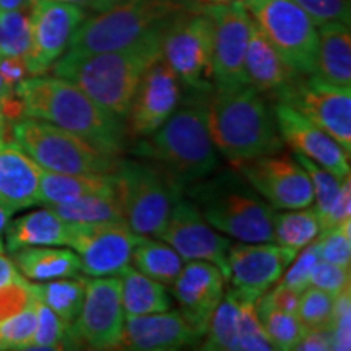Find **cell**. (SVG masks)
Here are the masks:
<instances>
[{
	"label": "cell",
	"mask_w": 351,
	"mask_h": 351,
	"mask_svg": "<svg viewBox=\"0 0 351 351\" xmlns=\"http://www.w3.org/2000/svg\"><path fill=\"white\" fill-rule=\"evenodd\" d=\"M15 95V91H13V88H10L7 85L5 82H3L2 75H0V103H2L3 99L10 98V96Z\"/></svg>",
	"instance_id": "680465c9"
},
{
	"label": "cell",
	"mask_w": 351,
	"mask_h": 351,
	"mask_svg": "<svg viewBox=\"0 0 351 351\" xmlns=\"http://www.w3.org/2000/svg\"><path fill=\"white\" fill-rule=\"evenodd\" d=\"M213 23V88L234 91L247 85L245 49L251 15L243 2L231 0L219 5L202 7Z\"/></svg>",
	"instance_id": "8fae6325"
},
{
	"label": "cell",
	"mask_w": 351,
	"mask_h": 351,
	"mask_svg": "<svg viewBox=\"0 0 351 351\" xmlns=\"http://www.w3.org/2000/svg\"><path fill=\"white\" fill-rule=\"evenodd\" d=\"M117 191L116 174H64L41 168L38 204L54 205Z\"/></svg>",
	"instance_id": "83f0119b"
},
{
	"label": "cell",
	"mask_w": 351,
	"mask_h": 351,
	"mask_svg": "<svg viewBox=\"0 0 351 351\" xmlns=\"http://www.w3.org/2000/svg\"><path fill=\"white\" fill-rule=\"evenodd\" d=\"M311 287H315L328 295L337 296L339 293L350 288V267H340L335 263L317 261L311 271Z\"/></svg>",
	"instance_id": "bcb514c9"
},
{
	"label": "cell",
	"mask_w": 351,
	"mask_h": 351,
	"mask_svg": "<svg viewBox=\"0 0 351 351\" xmlns=\"http://www.w3.org/2000/svg\"><path fill=\"white\" fill-rule=\"evenodd\" d=\"M181 98V80L161 56L145 72L132 98L125 114L127 134L132 138H147L169 119Z\"/></svg>",
	"instance_id": "d6986e66"
},
{
	"label": "cell",
	"mask_w": 351,
	"mask_h": 351,
	"mask_svg": "<svg viewBox=\"0 0 351 351\" xmlns=\"http://www.w3.org/2000/svg\"><path fill=\"white\" fill-rule=\"evenodd\" d=\"M225 276L217 265L207 261H187L174 280L173 295L179 311L200 333L207 332L208 322L225 296Z\"/></svg>",
	"instance_id": "44dd1931"
},
{
	"label": "cell",
	"mask_w": 351,
	"mask_h": 351,
	"mask_svg": "<svg viewBox=\"0 0 351 351\" xmlns=\"http://www.w3.org/2000/svg\"><path fill=\"white\" fill-rule=\"evenodd\" d=\"M0 75L10 88H15L21 80L28 78L29 72L23 57L0 56Z\"/></svg>",
	"instance_id": "f907efd6"
},
{
	"label": "cell",
	"mask_w": 351,
	"mask_h": 351,
	"mask_svg": "<svg viewBox=\"0 0 351 351\" xmlns=\"http://www.w3.org/2000/svg\"><path fill=\"white\" fill-rule=\"evenodd\" d=\"M130 263L140 274L171 287L182 270L184 258L165 241L160 243L150 239V236H142L135 244Z\"/></svg>",
	"instance_id": "f546056e"
},
{
	"label": "cell",
	"mask_w": 351,
	"mask_h": 351,
	"mask_svg": "<svg viewBox=\"0 0 351 351\" xmlns=\"http://www.w3.org/2000/svg\"><path fill=\"white\" fill-rule=\"evenodd\" d=\"M12 215L13 213L10 210L0 204V252H3V249H5V245H3V232H5V228L8 225V221H10Z\"/></svg>",
	"instance_id": "11a10c76"
},
{
	"label": "cell",
	"mask_w": 351,
	"mask_h": 351,
	"mask_svg": "<svg viewBox=\"0 0 351 351\" xmlns=\"http://www.w3.org/2000/svg\"><path fill=\"white\" fill-rule=\"evenodd\" d=\"M189 199L208 225L230 238L241 243H274V207L236 169L194 182Z\"/></svg>",
	"instance_id": "5b68a950"
},
{
	"label": "cell",
	"mask_w": 351,
	"mask_h": 351,
	"mask_svg": "<svg viewBox=\"0 0 351 351\" xmlns=\"http://www.w3.org/2000/svg\"><path fill=\"white\" fill-rule=\"evenodd\" d=\"M12 140L39 168L64 174H114L119 155L101 150L80 135L34 117L12 124Z\"/></svg>",
	"instance_id": "52a82bcc"
},
{
	"label": "cell",
	"mask_w": 351,
	"mask_h": 351,
	"mask_svg": "<svg viewBox=\"0 0 351 351\" xmlns=\"http://www.w3.org/2000/svg\"><path fill=\"white\" fill-rule=\"evenodd\" d=\"M13 142L12 140V124L3 116L2 109H0V143Z\"/></svg>",
	"instance_id": "9f6ffc18"
},
{
	"label": "cell",
	"mask_w": 351,
	"mask_h": 351,
	"mask_svg": "<svg viewBox=\"0 0 351 351\" xmlns=\"http://www.w3.org/2000/svg\"><path fill=\"white\" fill-rule=\"evenodd\" d=\"M245 77L247 85L262 95L282 99L296 82V75L280 57L271 43L251 16L247 49H245Z\"/></svg>",
	"instance_id": "603a6c76"
},
{
	"label": "cell",
	"mask_w": 351,
	"mask_h": 351,
	"mask_svg": "<svg viewBox=\"0 0 351 351\" xmlns=\"http://www.w3.org/2000/svg\"><path fill=\"white\" fill-rule=\"evenodd\" d=\"M47 208H51L52 212L69 223L124 221L117 191L85 195L72 202H65V204L47 205Z\"/></svg>",
	"instance_id": "4dcf8cb0"
},
{
	"label": "cell",
	"mask_w": 351,
	"mask_h": 351,
	"mask_svg": "<svg viewBox=\"0 0 351 351\" xmlns=\"http://www.w3.org/2000/svg\"><path fill=\"white\" fill-rule=\"evenodd\" d=\"M256 313L275 350L291 351L296 348L298 341L306 332L296 314L276 309L263 295L256 301Z\"/></svg>",
	"instance_id": "e575fe53"
},
{
	"label": "cell",
	"mask_w": 351,
	"mask_h": 351,
	"mask_svg": "<svg viewBox=\"0 0 351 351\" xmlns=\"http://www.w3.org/2000/svg\"><path fill=\"white\" fill-rule=\"evenodd\" d=\"M332 307L333 296L309 285L300 296L296 317L306 330H319V328L330 330Z\"/></svg>",
	"instance_id": "f35d334b"
},
{
	"label": "cell",
	"mask_w": 351,
	"mask_h": 351,
	"mask_svg": "<svg viewBox=\"0 0 351 351\" xmlns=\"http://www.w3.org/2000/svg\"><path fill=\"white\" fill-rule=\"evenodd\" d=\"M21 274L19 270H16L15 263L10 257L3 256L2 252H0V287H3V285L13 282V280L19 278Z\"/></svg>",
	"instance_id": "db71d44e"
},
{
	"label": "cell",
	"mask_w": 351,
	"mask_h": 351,
	"mask_svg": "<svg viewBox=\"0 0 351 351\" xmlns=\"http://www.w3.org/2000/svg\"><path fill=\"white\" fill-rule=\"evenodd\" d=\"M239 311V346L241 351H271L275 350L263 330L256 313V302L241 298Z\"/></svg>",
	"instance_id": "60d3db41"
},
{
	"label": "cell",
	"mask_w": 351,
	"mask_h": 351,
	"mask_svg": "<svg viewBox=\"0 0 351 351\" xmlns=\"http://www.w3.org/2000/svg\"><path fill=\"white\" fill-rule=\"evenodd\" d=\"M156 238L169 244L184 261H207L217 265L228 282L230 239L208 225L191 199L181 195L176 200Z\"/></svg>",
	"instance_id": "9a60e30c"
},
{
	"label": "cell",
	"mask_w": 351,
	"mask_h": 351,
	"mask_svg": "<svg viewBox=\"0 0 351 351\" xmlns=\"http://www.w3.org/2000/svg\"><path fill=\"white\" fill-rule=\"evenodd\" d=\"M41 168L15 142L0 143V204L12 213L38 205Z\"/></svg>",
	"instance_id": "cb8c5ba5"
},
{
	"label": "cell",
	"mask_w": 351,
	"mask_h": 351,
	"mask_svg": "<svg viewBox=\"0 0 351 351\" xmlns=\"http://www.w3.org/2000/svg\"><path fill=\"white\" fill-rule=\"evenodd\" d=\"M320 223L314 207L289 210L274 215V241L283 247L295 249L300 252L302 247L319 238Z\"/></svg>",
	"instance_id": "836d02e7"
},
{
	"label": "cell",
	"mask_w": 351,
	"mask_h": 351,
	"mask_svg": "<svg viewBox=\"0 0 351 351\" xmlns=\"http://www.w3.org/2000/svg\"><path fill=\"white\" fill-rule=\"evenodd\" d=\"M296 78L280 101L296 108L315 125L326 130L346 155L351 153V86H335L317 77Z\"/></svg>",
	"instance_id": "2e32d148"
},
{
	"label": "cell",
	"mask_w": 351,
	"mask_h": 351,
	"mask_svg": "<svg viewBox=\"0 0 351 351\" xmlns=\"http://www.w3.org/2000/svg\"><path fill=\"white\" fill-rule=\"evenodd\" d=\"M320 261H326L340 267L351 263V219L343 225L319 234Z\"/></svg>",
	"instance_id": "b9f144b4"
},
{
	"label": "cell",
	"mask_w": 351,
	"mask_h": 351,
	"mask_svg": "<svg viewBox=\"0 0 351 351\" xmlns=\"http://www.w3.org/2000/svg\"><path fill=\"white\" fill-rule=\"evenodd\" d=\"M161 56L189 90H213V23L204 10H184L166 25Z\"/></svg>",
	"instance_id": "30bf717a"
},
{
	"label": "cell",
	"mask_w": 351,
	"mask_h": 351,
	"mask_svg": "<svg viewBox=\"0 0 351 351\" xmlns=\"http://www.w3.org/2000/svg\"><path fill=\"white\" fill-rule=\"evenodd\" d=\"M165 28L125 49L85 56L65 52L51 69L56 77L75 83L104 111L124 119L145 72L161 57Z\"/></svg>",
	"instance_id": "6da1fadb"
},
{
	"label": "cell",
	"mask_w": 351,
	"mask_h": 351,
	"mask_svg": "<svg viewBox=\"0 0 351 351\" xmlns=\"http://www.w3.org/2000/svg\"><path fill=\"white\" fill-rule=\"evenodd\" d=\"M32 287L36 300L51 307L65 324L72 326L75 322L82 311L83 300H85V278L78 275L70 276V278H59L52 280V282L32 285Z\"/></svg>",
	"instance_id": "1f68e13d"
},
{
	"label": "cell",
	"mask_w": 351,
	"mask_h": 351,
	"mask_svg": "<svg viewBox=\"0 0 351 351\" xmlns=\"http://www.w3.org/2000/svg\"><path fill=\"white\" fill-rule=\"evenodd\" d=\"M263 296H265L267 301H269L274 307H276V309L283 311V313L296 314L301 293L295 291V289L287 287V285L278 283L271 291L263 293Z\"/></svg>",
	"instance_id": "681fc988"
},
{
	"label": "cell",
	"mask_w": 351,
	"mask_h": 351,
	"mask_svg": "<svg viewBox=\"0 0 351 351\" xmlns=\"http://www.w3.org/2000/svg\"><path fill=\"white\" fill-rule=\"evenodd\" d=\"M86 13L83 8L57 0H32V46L25 57L29 75L46 73L67 51L70 38Z\"/></svg>",
	"instance_id": "e0dca14e"
},
{
	"label": "cell",
	"mask_w": 351,
	"mask_h": 351,
	"mask_svg": "<svg viewBox=\"0 0 351 351\" xmlns=\"http://www.w3.org/2000/svg\"><path fill=\"white\" fill-rule=\"evenodd\" d=\"M36 296L33 293V287L23 275L13 282L0 287V320L12 317L21 313L26 307L33 306Z\"/></svg>",
	"instance_id": "f6af8a7d"
},
{
	"label": "cell",
	"mask_w": 351,
	"mask_h": 351,
	"mask_svg": "<svg viewBox=\"0 0 351 351\" xmlns=\"http://www.w3.org/2000/svg\"><path fill=\"white\" fill-rule=\"evenodd\" d=\"M204 2H207L208 5H219V3H228L231 0H204Z\"/></svg>",
	"instance_id": "91938a15"
},
{
	"label": "cell",
	"mask_w": 351,
	"mask_h": 351,
	"mask_svg": "<svg viewBox=\"0 0 351 351\" xmlns=\"http://www.w3.org/2000/svg\"><path fill=\"white\" fill-rule=\"evenodd\" d=\"M122 346L135 351H176L199 345L202 335L181 311L125 317Z\"/></svg>",
	"instance_id": "7402d4cb"
},
{
	"label": "cell",
	"mask_w": 351,
	"mask_h": 351,
	"mask_svg": "<svg viewBox=\"0 0 351 351\" xmlns=\"http://www.w3.org/2000/svg\"><path fill=\"white\" fill-rule=\"evenodd\" d=\"M140 238L124 221L72 223L69 245L80 257L85 275L117 276L130 265Z\"/></svg>",
	"instance_id": "5bb4252c"
},
{
	"label": "cell",
	"mask_w": 351,
	"mask_h": 351,
	"mask_svg": "<svg viewBox=\"0 0 351 351\" xmlns=\"http://www.w3.org/2000/svg\"><path fill=\"white\" fill-rule=\"evenodd\" d=\"M178 2H182V3H186V2H194V0H178Z\"/></svg>",
	"instance_id": "94428289"
},
{
	"label": "cell",
	"mask_w": 351,
	"mask_h": 351,
	"mask_svg": "<svg viewBox=\"0 0 351 351\" xmlns=\"http://www.w3.org/2000/svg\"><path fill=\"white\" fill-rule=\"evenodd\" d=\"M271 112L283 143L295 153L309 158L339 178L350 174V156L326 130L285 101H276Z\"/></svg>",
	"instance_id": "ffe728a7"
},
{
	"label": "cell",
	"mask_w": 351,
	"mask_h": 351,
	"mask_svg": "<svg viewBox=\"0 0 351 351\" xmlns=\"http://www.w3.org/2000/svg\"><path fill=\"white\" fill-rule=\"evenodd\" d=\"M117 276L121 280V300L125 317L165 313L173 306L166 285L130 269V265Z\"/></svg>",
	"instance_id": "f1b7e54d"
},
{
	"label": "cell",
	"mask_w": 351,
	"mask_h": 351,
	"mask_svg": "<svg viewBox=\"0 0 351 351\" xmlns=\"http://www.w3.org/2000/svg\"><path fill=\"white\" fill-rule=\"evenodd\" d=\"M249 15L296 75H313L317 26L295 0H244Z\"/></svg>",
	"instance_id": "9c48e42d"
},
{
	"label": "cell",
	"mask_w": 351,
	"mask_h": 351,
	"mask_svg": "<svg viewBox=\"0 0 351 351\" xmlns=\"http://www.w3.org/2000/svg\"><path fill=\"white\" fill-rule=\"evenodd\" d=\"M187 10L178 0H122L108 10L86 16L70 38L67 52L98 54L134 46L176 15Z\"/></svg>",
	"instance_id": "8992f818"
},
{
	"label": "cell",
	"mask_w": 351,
	"mask_h": 351,
	"mask_svg": "<svg viewBox=\"0 0 351 351\" xmlns=\"http://www.w3.org/2000/svg\"><path fill=\"white\" fill-rule=\"evenodd\" d=\"M295 2L311 16L315 26L330 21L350 25V0H295Z\"/></svg>",
	"instance_id": "7dc6e473"
},
{
	"label": "cell",
	"mask_w": 351,
	"mask_h": 351,
	"mask_svg": "<svg viewBox=\"0 0 351 351\" xmlns=\"http://www.w3.org/2000/svg\"><path fill=\"white\" fill-rule=\"evenodd\" d=\"M251 187L269 202L271 207L282 210L306 208L314 204L313 184L309 174L296 158L288 153H274L232 165Z\"/></svg>",
	"instance_id": "7c38bea8"
},
{
	"label": "cell",
	"mask_w": 351,
	"mask_h": 351,
	"mask_svg": "<svg viewBox=\"0 0 351 351\" xmlns=\"http://www.w3.org/2000/svg\"><path fill=\"white\" fill-rule=\"evenodd\" d=\"M207 125L215 148L231 166L285 147L265 98L249 85L210 95Z\"/></svg>",
	"instance_id": "277c9868"
},
{
	"label": "cell",
	"mask_w": 351,
	"mask_h": 351,
	"mask_svg": "<svg viewBox=\"0 0 351 351\" xmlns=\"http://www.w3.org/2000/svg\"><path fill=\"white\" fill-rule=\"evenodd\" d=\"M296 160L300 161V165L307 171L309 174L311 184H313V192H314V204H315V213L319 217V223L327 217V213L330 212V208L335 204L337 197L340 194V187L343 178L332 174L330 171L324 169L322 166L314 163L309 158L298 155Z\"/></svg>",
	"instance_id": "74e56055"
},
{
	"label": "cell",
	"mask_w": 351,
	"mask_h": 351,
	"mask_svg": "<svg viewBox=\"0 0 351 351\" xmlns=\"http://www.w3.org/2000/svg\"><path fill=\"white\" fill-rule=\"evenodd\" d=\"M314 77L335 86H351L350 25L330 21L319 26Z\"/></svg>",
	"instance_id": "484cf974"
},
{
	"label": "cell",
	"mask_w": 351,
	"mask_h": 351,
	"mask_svg": "<svg viewBox=\"0 0 351 351\" xmlns=\"http://www.w3.org/2000/svg\"><path fill=\"white\" fill-rule=\"evenodd\" d=\"M70 232L72 223L46 207L8 221L3 245L10 254L32 245H69Z\"/></svg>",
	"instance_id": "d4e9b609"
},
{
	"label": "cell",
	"mask_w": 351,
	"mask_h": 351,
	"mask_svg": "<svg viewBox=\"0 0 351 351\" xmlns=\"http://www.w3.org/2000/svg\"><path fill=\"white\" fill-rule=\"evenodd\" d=\"M25 117L73 132L95 147L119 155L124 147L122 119L98 106L75 83L62 77H29L13 88Z\"/></svg>",
	"instance_id": "3957f363"
},
{
	"label": "cell",
	"mask_w": 351,
	"mask_h": 351,
	"mask_svg": "<svg viewBox=\"0 0 351 351\" xmlns=\"http://www.w3.org/2000/svg\"><path fill=\"white\" fill-rule=\"evenodd\" d=\"M298 251L271 243L231 244L228 251V280L231 291L256 302L269 291L295 261Z\"/></svg>",
	"instance_id": "ac0fdd59"
},
{
	"label": "cell",
	"mask_w": 351,
	"mask_h": 351,
	"mask_svg": "<svg viewBox=\"0 0 351 351\" xmlns=\"http://www.w3.org/2000/svg\"><path fill=\"white\" fill-rule=\"evenodd\" d=\"M28 2H32V0H0V12L15 10V8L26 5Z\"/></svg>",
	"instance_id": "6f0895ef"
},
{
	"label": "cell",
	"mask_w": 351,
	"mask_h": 351,
	"mask_svg": "<svg viewBox=\"0 0 351 351\" xmlns=\"http://www.w3.org/2000/svg\"><path fill=\"white\" fill-rule=\"evenodd\" d=\"M238 2H244V0H238Z\"/></svg>",
	"instance_id": "6125c7cd"
},
{
	"label": "cell",
	"mask_w": 351,
	"mask_h": 351,
	"mask_svg": "<svg viewBox=\"0 0 351 351\" xmlns=\"http://www.w3.org/2000/svg\"><path fill=\"white\" fill-rule=\"evenodd\" d=\"M16 270L32 282L44 283L59 278L78 276L82 262L72 249H60L59 245H32L12 252Z\"/></svg>",
	"instance_id": "4316f807"
},
{
	"label": "cell",
	"mask_w": 351,
	"mask_h": 351,
	"mask_svg": "<svg viewBox=\"0 0 351 351\" xmlns=\"http://www.w3.org/2000/svg\"><path fill=\"white\" fill-rule=\"evenodd\" d=\"M317 261H320V244L319 239H315L296 254L282 283L298 293H302L311 285V271Z\"/></svg>",
	"instance_id": "ee69618b"
},
{
	"label": "cell",
	"mask_w": 351,
	"mask_h": 351,
	"mask_svg": "<svg viewBox=\"0 0 351 351\" xmlns=\"http://www.w3.org/2000/svg\"><path fill=\"white\" fill-rule=\"evenodd\" d=\"M332 350L348 351L351 348V295L350 288L333 296L332 307Z\"/></svg>",
	"instance_id": "7bdbcfd3"
},
{
	"label": "cell",
	"mask_w": 351,
	"mask_h": 351,
	"mask_svg": "<svg viewBox=\"0 0 351 351\" xmlns=\"http://www.w3.org/2000/svg\"><path fill=\"white\" fill-rule=\"evenodd\" d=\"M241 300L234 291H228L210 319L202 350L241 351L239 346Z\"/></svg>",
	"instance_id": "d6a6232c"
},
{
	"label": "cell",
	"mask_w": 351,
	"mask_h": 351,
	"mask_svg": "<svg viewBox=\"0 0 351 351\" xmlns=\"http://www.w3.org/2000/svg\"><path fill=\"white\" fill-rule=\"evenodd\" d=\"M208 93L191 90L169 119L135 148L137 155L153 161L182 186L205 179L218 168L207 125Z\"/></svg>",
	"instance_id": "7a4b0ae2"
},
{
	"label": "cell",
	"mask_w": 351,
	"mask_h": 351,
	"mask_svg": "<svg viewBox=\"0 0 351 351\" xmlns=\"http://www.w3.org/2000/svg\"><path fill=\"white\" fill-rule=\"evenodd\" d=\"M32 2L15 8L0 12V56H28L32 46V21H29Z\"/></svg>",
	"instance_id": "d590c367"
},
{
	"label": "cell",
	"mask_w": 351,
	"mask_h": 351,
	"mask_svg": "<svg viewBox=\"0 0 351 351\" xmlns=\"http://www.w3.org/2000/svg\"><path fill=\"white\" fill-rule=\"evenodd\" d=\"M36 302V301H34ZM36 307L0 320V350H26L36 332Z\"/></svg>",
	"instance_id": "ab89813d"
},
{
	"label": "cell",
	"mask_w": 351,
	"mask_h": 351,
	"mask_svg": "<svg viewBox=\"0 0 351 351\" xmlns=\"http://www.w3.org/2000/svg\"><path fill=\"white\" fill-rule=\"evenodd\" d=\"M298 351H328L332 350V333L328 328L306 330L302 339L298 341Z\"/></svg>",
	"instance_id": "816d5d0a"
},
{
	"label": "cell",
	"mask_w": 351,
	"mask_h": 351,
	"mask_svg": "<svg viewBox=\"0 0 351 351\" xmlns=\"http://www.w3.org/2000/svg\"><path fill=\"white\" fill-rule=\"evenodd\" d=\"M348 219H351V184L350 174H346L341 181L340 194L337 197L335 204L327 213V217L320 221V232L333 230V228L343 225Z\"/></svg>",
	"instance_id": "c3c4849f"
},
{
	"label": "cell",
	"mask_w": 351,
	"mask_h": 351,
	"mask_svg": "<svg viewBox=\"0 0 351 351\" xmlns=\"http://www.w3.org/2000/svg\"><path fill=\"white\" fill-rule=\"evenodd\" d=\"M57 2H64V3H72V5H77L80 8H90L91 12L99 13L108 10L117 3H121L122 0H57Z\"/></svg>",
	"instance_id": "f5cc1de1"
},
{
	"label": "cell",
	"mask_w": 351,
	"mask_h": 351,
	"mask_svg": "<svg viewBox=\"0 0 351 351\" xmlns=\"http://www.w3.org/2000/svg\"><path fill=\"white\" fill-rule=\"evenodd\" d=\"M124 326L119 276H95L86 282L82 311L70 326L77 345L91 350L121 348Z\"/></svg>",
	"instance_id": "4fadbf2b"
},
{
	"label": "cell",
	"mask_w": 351,
	"mask_h": 351,
	"mask_svg": "<svg viewBox=\"0 0 351 351\" xmlns=\"http://www.w3.org/2000/svg\"><path fill=\"white\" fill-rule=\"evenodd\" d=\"M36 307V332L26 350H65L77 345L72 328L44 302H34Z\"/></svg>",
	"instance_id": "8d00e7d4"
},
{
	"label": "cell",
	"mask_w": 351,
	"mask_h": 351,
	"mask_svg": "<svg viewBox=\"0 0 351 351\" xmlns=\"http://www.w3.org/2000/svg\"><path fill=\"white\" fill-rule=\"evenodd\" d=\"M114 174L125 225L135 234L156 238L184 186L153 163L122 161Z\"/></svg>",
	"instance_id": "ba28073f"
}]
</instances>
